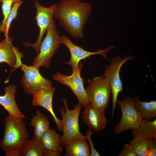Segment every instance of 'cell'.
I'll list each match as a JSON object with an SVG mask.
<instances>
[{"mask_svg":"<svg viewBox=\"0 0 156 156\" xmlns=\"http://www.w3.org/2000/svg\"><path fill=\"white\" fill-rule=\"evenodd\" d=\"M55 5L53 4L49 7H46L41 5L37 1H34V5L36 9L35 19L39 29L38 37L34 43L24 42L23 44L25 46L32 47L37 53H39L43 37L53 18Z\"/></svg>","mask_w":156,"mask_h":156,"instance_id":"10","label":"cell"},{"mask_svg":"<svg viewBox=\"0 0 156 156\" xmlns=\"http://www.w3.org/2000/svg\"><path fill=\"white\" fill-rule=\"evenodd\" d=\"M65 148L66 153L64 156H90V150L86 139H75Z\"/></svg>","mask_w":156,"mask_h":156,"instance_id":"20","label":"cell"},{"mask_svg":"<svg viewBox=\"0 0 156 156\" xmlns=\"http://www.w3.org/2000/svg\"><path fill=\"white\" fill-rule=\"evenodd\" d=\"M21 156H59L55 152L45 149L40 138L34 137L22 147Z\"/></svg>","mask_w":156,"mask_h":156,"instance_id":"16","label":"cell"},{"mask_svg":"<svg viewBox=\"0 0 156 156\" xmlns=\"http://www.w3.org/2000/svg\"><path fill=\"white\" fill-rule=\"evenodd\" d=\"M149 148L145 156L156 155V140L152 138L148 139Z\"/></svg>","mask_w":156,"mask_h":156,"instance_id":"27","label":"cell"},{"mask_svg":"<svg viewBox=\"0 0 156 156\" xmlns=\"http://www.w3.org/2000/svg\"><path fill=\"white\" fill-rule=\"evenodd\" d=\"M135 107L143 119L151 120L156 117V101H142L139 96L133 97Z\"/></svg>","mask_w":156,"mask_h":156,"instance_id":"19","label":"cell"},{"mask_svg":"<svg viewBox=\"0 0 156 156\" xmlns=\"http://www.w3.org/2000/svg\"><path fill=\"white\" fill-rule=\"evenodd\" d=\"M35 113L36 115L32 118L30 125L34 128V137L40 138L50 129V123L47 117L40 110H36Z\"/></svg>","mask_w":156,"mask_h":156,"instance_id":"18","label":"cell"},{"mask_svg":"<svg viewBox=\"0 0 156 156\" xmlns=\"http://www.w3.org/2000/svg\"><path fill=\"white\" fill-rule=\"evenodd\" d=\"M84 109L82 119L90 129L99 132L106 127L107 122L105 110L91 105Z\"/></svg>","mask_w":156,"mask_h":156,"instance_id":"14","label":"cell"},{"mask_svg":"<svg viewBox=\"0 0 156 156\" xmlns=\"http://www.w3.org/2000/svg\"><path fill=\"white\" fill-rule=\"evenodd\" d=\"M118 156H137L134 151L129 144H126L118 154Z\"/></svg>","mask_w":156,"mask_h":156,"instance_id":"26","label":"cell"},{"mask_svg":"<svg viewBox=\"0 0 156 156\" xmlns=\"http://www.w3.org/2000/svg\"><path fill=\"white\" fill-rule=\"evenodd\" d=\"M60 37L53 18L41 42L38 54L34 60L33 66L38 69L40 67L48 68L49 67L52 57L61 44Z\"/></svg>","mask_w":156,"mask_h":156,"instance_id":"4","label":"cell"},{"mask_svg":"<svg viewBox=\"0 0 156 156\" xmlns=\"http://www.w3.org/2000/svg\"><path fill=\"white\" fill-rule=\"evenodd\" d=\"M92 10L91 4L81 1L62 0L56 4L54 17L70 36L83 38V29Z\"/></svg>","mask_w":156,"mask_h":156,"instance_id":"1","label":"cell"},{"mask_svg":"<svg viewBox=\"0 0 156 156\" xmlns=\"http://www.w3.org/2000/svg\"><path fill=\"white\" fill-rule=\"evenodd\" d=\"M131 135L133 138L142 136L156 140V119L153 121L142 119L137 128L131 130Z\"/></svg>","mask_w":156,"mask_h":156,"instance_id":"21","label":"cell"},{"mask_svg":"<svg viewBox=\"0 0 156 156\" xmlns=\"http://www.w3.org/2000/svg\"><path fill=\"white\" fill-rule=\"evenodd\" d=\"M133 148L137 156H145L148 149V139L139 136L133 138L129 144Z\"/></svg>","mask_w":156,"mask_h":156,"instance_id":"22","label":"cell"},{"mask_svg":"<svg viewBox=\"0 0 156 156\" xmlns=\"http://www.w3.org/2000/svg\"><path fill=\"white\" fill-rule=\"evenodd\" d=\"M1 22H0V26L1 25Z\"/></svg>","mask_w":156,"mask_h":156,"instance_id":"29","label":"cell"},{"mask_svg":"<svg viewBox=\"0 0 156 156\" xmlns=\"http://www.w3.org/2000/svg\"><path fill=\"white\" fill-rule=\"evenodd\" d=\"M12 43V38L9 36L0 42V63H7L13 70L21 67L24 55L13 46Z\"/></svg>","mask_w":156,"mask_h":156,"instance_id":"12","label":"cell"},{"mask_svg":"<svg viewBox=\"0 0 156 156\" xmlns=\"http://www.w3.org/2000/svg\"><path fill=\"white\" fill-rule=\"evenodd\" d=\"M24 120L9 115L4 120V133L0 147L6 156H21L22 147L30 140Z\"/></svg>","mask_w":156,"mask_h":156,"instance_id":"2","label":"cell"},{"mask_svg":"<svg viewBox=\"0 0 156 156\" xmlns=\"http://www.w3.org/2000/svg\"><path fill=\"white\" fill-rule=\"evenodd\" d=\"M61 136L51 128L44 134L40 139L44 148L61 156L63 149L61 143Z\"/></svg>","mask_w":156,"mask_h":156,"instance_id":"17","label":"cell"},{"mask_svg":"<svg viewBox=\"0 0 156 156\" xmlns=\"http://www.w3.org/2000/svg\"><path fill=\"white\" fill-rule=\"evenodd\" d=\"M117 103L120 108L122 116L119 123L114 129L116 135L129 129H134L140 125L142 118L136 109L133 97L127 96L121 100H117Z\"/></svg>","mask_w":156,"mask_h":156,"instance_id":"7","label":"cell"},{"mask_svg":"<svg viewBox=\"0 0 156 156\" xmlns=\"http://www.w3.org/2000/svg\"><path fill=\"white\" fill-rule=\"evenodd\" d=\"M22 3V1H21L15 2L13 4L5 22L4 31L5 37L9 36V31L11 23L16 18L18 9Z\"/></svg>","mask_w":156,"mask_h":156,"instance_id":"23","label":"cell"},{"mask_svg":"<svg viewBox=\"0 0 156 156\" xmlns=\"http://www.w3.org/2000/svg\"><path fill=\"white\" fill-rule=\"evenodd\" d=\"M71 0L76 1H81L82 0Z\"/></svg>","mask_w":156,"mask_h":156,"instance_id":"28","label":"cell"},{"mask_svg":"<svg viewBox=\"0 0 156 156\" xmlns=\"http://www.w3.org/2000/svg\"><path fill=\"white\" fill-rule=\"evenodd\" d=\"M60 42L61 43L66 46L70 51V60L64 63L71 66L72 71H75L77 68L81 60H85L91 56L97 54L100 55L103 57L106 58L107 53L114 48V46H113L104 49L98 50L95 52L90 51L74 44L65 35L61 36Z\"/></svg>","mask_w":156,"mask_h":156,"instance_id":"11","label":"cell"},{"mask_svg":"<svg viewBox=\"0 0 156 156\" xmlns=\"http://www.w3.org/2000/svg\"><path fill=\"white\" fill-rule=\"evenodd\" d=\"M83 66L79 63L77 68L70 75H66L57 72L53 75V79L69 87L75 95L80 104L84 108L90 105L83 85L84 79L81 75Z\"/></svg>","mask_w":156,"mask_h":156,"instance_id":"8","label":"cell"},{"mask_svg":"<svg viewBox=\"0 0 156 156\" xmlns=\"http://www.w3.org/2000/svg\"><path fill=\"white\" fill-rule=\"evenodd\" d=\"M62 100L64 108L61 107L59 109L62 117L63 132L61 137V143L62 146L65 147L75 139L83 138L87 140V138L81 134L79 129V117L82 105L77 103L74 108L71 110L68 107L67 99L63 98Z\"/></svg>","mask_w":156,"mask_h":156,"instance_id":"3","label":"cell"},{"mask_svg":"<svg viewBox=\"0 0 156 156\" xmlns=\"http://www.w3.org/2000/svg\"><path fill=\"white\" fill-rule=\"evenodd\" d=\"M21 0H0L2 2V10L3 16V19L0 26V32H4L5 28V24L7 18L10 12L13 4L15 2Z\"/></svg>","mask_w":156,"mask_h":156,"instance_id":"24","label":"cell"},{"mask_svg":"<svg viewBox=\"0 0 156 156\" xmlns=\"http://www.w3.org/2000/svg\"><path fill=\"white\" fill-rule=\"evenodd\" d=\"M55 88L52 86L42 89L33 94V106L42 107L48 111L52 116L58 131H63L62 120L56 116L53 110V98Z\"/></svg>","mask_w":156,"mask_h":156,"instance_id":"13","label":"cell"},{"mask_svg":"<svg viewBox=\"0 0 156 156\" xmlns=\"http://www.w3.org/2000/svg\"><path fill=\"white\" fill-rule=\"evenodd\" d=\"M135 59L134 56L126 55L123 57L118 56L113 58L108 65L105 66L103 75L110 83L112 94V117L116 108L119 94L123 91V85L120 75V71L122 65L127 61Z\"/></svg>","mask_w":156,"mask_h":156,"instance_id":"6","label":"cell"},{"mask_svg":"<svg viewBox=\"0 0 156 156\" xmlns=\"http://www.w3.org/2000/svg\"><path fill=\"white\" fill-rule=\"evenodd\" d=\"M86 92L90 105L105 110L109 104L111 92L107 79L103 75L88 81Z\"/></svg>","mask_w":156,"mask_h":156,"instance_id":"5","label":"cell"},{"mask_svg":"<svg viewBox=\"0 0 156 156\" xmlns=\"http://www.w3.org/2000/svg\"><path fill=\"white\" fill-rule=\"evenodd\" d=\"M21 67L24 73L21 83L24 91L28 94L32 95L42 89L52 86V82L44 77L39 69L23 64Z\"/></svg>","mask_w":156,"mask_h":156,"instance_id":"9","label":"cell"},{"mask_svg":"<svg viewBox=\"0 0 156 156\" xmlns=\"http://www.w3.org/2000/svg\"><path fill=\"white\" fill-rule=\"evenodd\" d=\"M92 133L91 129L89 128L87 130L86 135L87 140L88 141L90 144V156H100V154L94 147L91 139Z\"/></svg>","mask_w":156,"mask_h":156,"instance_id":"25","label":"cell"},{"mask_svg":"<svg viewBox=\"0 0 156 156\" xmlns=\"http://www.w3.org/2000/svg\"><path fill=\"white\" fill-rule=\"evenodd\" d=\"M16 89L14 85L6 86L5 88V94L0 95V105L8 112L9 115L24 120L27 118L26 117L20 110L16 102Z\"/></svg>","mask_w":156,"mask_h":156,"instance_id":"15","label":"cell"}]
</instances>
